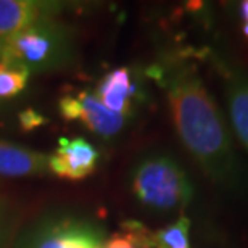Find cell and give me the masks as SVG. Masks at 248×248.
Returning <instances> with one entry per match:
<instances>
[{
  "instance_id": "1",
  "label": "cell",
  "mask_w": 248,
  "mask_h": 248,
  "mask_svg": "<svg viewBox=\"0 0 248 248\" xmlns=\"http://www.w3.org/2000/svg\"><path fill=\"white\" fill-rule=\"evenodd\" d=\"M165 74L172 120L184 147L216 184L237 187L240 166L215 98L192 66H176Z\"/></svg>"
},
{
  "instance_id": "2",
  "label": "cell",
  "mask_w": 248,
  "mask_h": 248,
  "mask_svg": "<svg viewBox=\"0 0 248 248\" xmlns=\"http://www.w3.org/2000/svg\"><path fill=\"white\" fill-rule=\"evenodd\" d=\"M74 57V31L53 18L0 39V63L29 74L66 68Z\"/></svg>"
},
{
  "instance_id": "3",
  "label": "cell",
  "mask_w": 248,
  "mask_h": 248,
  "mask_svg": "<svg viewBox=\"0 0 248 248\" xmlns=\"http://www.w3.org/2000/svg\"><path fill=\"white\" fill-rule=\"evenodd\" d=\"M132 192L153 211L182 210L190 203L193 187L186 171L168 155H152L134 168Z\"/></svg>"
},
{
  "instance_id": "4",
  "label": "cell",
  "mask_w": 248,
  "mask_h": 248,
  "mask_svg": "<svg viewBox=\"0 0 248 248\" xmlns=\"http://www.w3.org/2000/svg\"><path fill=\"white\" fill-rule=\"evenodd\" d=\"M105 232L76 216H48L29 229L16 248H103Z\"/></svg>"
},
{
  "instance_id": "5",
  "label": "cell",
  "mask_w": 248,
  "mask_h": 248,
  "mask_svg": "<svg viewBox=\"0 0 248 248\" xmlns=\"http://www.w3.org/2000/svg\"><path fill=\"white\" fill-rule=\"evenodd\" d=\"M58 110L66 121H81L89 131L105 139L120 134L126 124V116L110 111L89 91L62 97L58 102Z\"/></svg>"
},
{
  "instance_id": "6",
  "label": "cell",
  "mask_w": 248,
  "mask_h": 248,
  "mask_svg": "<svg viewBox=\"0 0 248 248\" xmlns=\"http://www.w3.org/2000/svg\"><path fill=\"white\" fill-rule=\"evenodd\" d=\"M97 148L82 137H62L48 156V170L62 179L81 181L91 176L98 163Z\"/></svg>"
},
{
  "instance_id": "7",
  "label": "cell",
  "mask_w": 248,
  "mask_h": 248,
  "mask_svg": "<svg viewBox=\"0 0 248 248\" xmlns=\"http://www.w3.org/2000/svg\"><path fill=\"white\" fill-rule=\"evenodd\" d=\"M62 10L58 2L37 0H0V39L16 34L44 19H50Z\"/></svg>"
},
{
  "instance_id": "8",
  "label": "cell",
  "mask_w": 248,
  "mask_h": 248,
  "mask_svg": "<svg viewBox=\"0 0 248 248\" xmlns=\"http://www.w3.org/2000/svg\"><path fill=\"white\" fill-rule=\"evenodd\" d=\"M219 69L224 76L227 107L235 136L248 150V74L224 63H219Z\"/></svg>"
},
{
  "instance_id": "9",
  "label": "cell",
  "mask_w": 248,
  "mask_h": 248,
  "mask_svg": "<svg viewBox=\"0 0 248 248\" xmlns=\"http://www.w3.org/2000/svg\"><path fill=\"white\" fill-rule=\"evenodd\" d=\"M48 170V156L31 148L0 140V176H41Z\"/></svg>"
},
{
  "instance_id": "10",
  "label": "cell",
  "mask_w": 248,
  "mask_h": 248,
  "mask_svg": "<svg viewBox=\"0 0 248 248\" xmlns=\"http://www.w3.org/2000/svg\"><path fill=\"white\" fill-rule=\"evenodd\" d=\"M136 92V87L131 81V73L127 68H116L107 73L98 82L97 98L110 111L120 113L126 116L131 108V98Z\"/></svg>"
},
{
  "instance_id": "11",
  "label": "cell",
  "mask_w": 248,
  "mask_h": 248,
  "mask_svg": "<svg viewBox=\"0 0 248 248\" xmlns=\"http://www.w3.org/2000/svg\"><path fill=\"white\" fill-rule=\"evenodd\" d=\"M188 231H190V221L186 216H181L171 226L153 234L152 248H190Z\"/></svg>"
},
{
  "instance_id": "12",
  "label": "cell",
  "mask_w": 248,
  "mask_h": 248,
  "mask_svg": "<svg viewBox=\"0 0 248 248\" xmlns=\"http://www.w3.org/2000/svg\"><path fill=\"white\" fill-rule=\"evenodd\" d=\"M29 73L0 63V98H12L28 86Z\"/></svg>"
},
{
  "instance_id": "13",
  "label": "cell",
  "mask_w": 248,
  "mask_h": 248,
  "mask_svg": "<svg viewBox=\"0 0 248 248\" xmlns=\"http://www.w3.org/2000/svg\"><path fill=\"white\" fill-rule=\"evenodd\" d=\"M19 123H21V127L26 129V131H32L36 129L37 126H42L46 124V118L42 115H39L37 111L34 110H24L23 113H19Z\"/></svg>"
},
{
  "instance_id": "14",
  "label": "cell",
  "mask_w": 248,
  "mask_h": 248,
  "mask_svg": "<svg viewBox=\"0 0 248 248\" xmlns=\"http://www.w3.org/2000/svg\"><path fill=\"white\" fill-rule=\"evenodd\" d=\"M103 248H140V247H139L131 237H127L126 234H121V235L111 237L110 240H107L105 244H103Z\"/></svg>"
},
{
  "instance_id": "15",
  "label": "cell",
  "mask_w": 248,
  "mask_h": 248,
  "mask_svg": "<svg viewBox=\"0 0 248 248\" xmlns=\"http://www.w3.org/2000/svg\"><path fill=\"white\" fill-rule=\"evenodd\" d=\"M240 18L244 21V34L248 37V0L240 3Z\"/></svg>"
},
{
  "instance_id": "16",
  "label": "cell",
  "mask_w": 248,
  "mask_h": 248,
  "mask_svg": "<svg viewBox=\"0 0 248 248\" xmlns=\"http://www.w3.org/2000/svg\"><path fill=\"white\" fill-rule=\"evenodd\" d=\"M3 242H5V227L2 224V219H0V248L3 247Z\"/></svg>"
}]
</instances>
